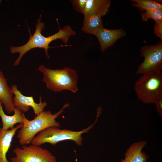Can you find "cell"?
<instances>
[{
    "label": "cell",
    "mask_w": 162,
    "mask_h": 162,
    "mask_svg": "<svg viewBox=\"0 0 162 162\" xmlns=\"http://www.w3.org/2000/svg\"><path fill=\"white\" fill-rule=\"evenodd\" d=\"M134 89L138 98L143 103H154L162 95L161 72L142 75L135 83Z\"/></svg>",
    "instance_id": "5b68a950"
},
{
    "label": "cell",
    "mask_w": 162,
    "mask_h": 162,
    "mask_svg": "<svg viewBox=\"0 0 162 162\" xmlns=\"http://www.w3.org/2000/svg\"><path fill=\"white\" fill-rule=\"evenodd\" d=\"M97 115L95 122L88 128L79 131H74L66 129H61L58 127L51 126L46 128L38 133L34 138L31 144L40 146L46 143L54 146L59 142L70 140L74 141L79 146L82 144V134L88 132L92 128L99 117Z\"/></svg>",
    "instance_id": "277c9868"
},
{
    "label": "cell",
    "mask_w": 162,
    "mask_h": 162,
    "mask_svg": "<svg viewBox=\"0 0 162 162\" xmlns=\"http://www.w3.org/2000/svg\"><path fill=\"white\" fill-rule=\"evenodd\" d=\"M143 62L139 66L136 74H144L161 72L162 70V42L153 45L142 47L140 50Z\"/></svg>",
    "instance_id": "8992f818"
},
{
    "label": "cell",
    "mask_w": 162,
    "mask_h": 162,
    "mask_svg": "<svg viewBox=\"0 0 162 162\" xmlns=\"http://www.w3.org/2000/svg\"><path fill=\"white\" fill-rule=\"evenodd\" d=\"M110 4L109 0H87L83 14L84 20L93 16L102 17L105 15L109 10Z\"/></svg>",
    "instance_id": "30bf717a"
},
{
    "label": "cell",
    "mask_w": 162,
    "mask_h": 162,
    "mask_svg": "<svg viewBox=\"0 0 162 162\" xmlns=\"http://www.w3.org/2000/svg\"><path fill=\"white\" fill-rule=\"evenodd\" d=\"M13 92L9 86L7 79L0 70V101L4 105L7 113L14 112L15 108L13 103Z\"/></svg>",
    "instance_id": "8fae6325"
},
{
    "label": "cell",
    "mask_w": 162,
    "mask_h": 162,
    "mask_svg": "<svg viewBox=\"0 0 162 162\" xmlns=\"http://www.w3.org/2000/svg\"><path fill=\"white\" fill-rule=\"evenodd\" d=\"M14 96L13 98V103L14 107L19 109L22 112H26L31 107L36 116L44 111L47 106L46 102L42 101V97H40V101L38 103H35L33 97L26 96L22 94L17 89L16 85H12L11 87Z\"/></svg>",
    "instance_id": "ba28073f"
},
{
    "label": "cell",
    "mask_w": 162,
    "mask_h": 162,
    "mask_svg": "<svg viewBox=\"0 0 162 162\" xmlns=\"http://www.w3.org/2000/svg\"><path fill=\"white\" fill-rule=\"evenodd\" d=\"M35 32L33 34L30 33L29 29V38L24 45L17 46H11L10 48V52L13 54L18 53L19 56L15 60L14 66H17L20 63L24 55L29 50L36 48L43 49L46 56L49 58L50 56L48 49L49 44L53 41L59 39L64 44H67L70 37L76 34V32L69 25H66L61 29L59 27L58 32L48 37L43 36L41 32L45 28L44 23L41 21V16L37 20L35 26Z\"/></svg>",
    "instance_id": "6da1fadb"
},
{
    "label": "cell",
    "mask_w": 162,
    "mask_h": 162,
    "mask_svg": "<svg viewBox=\"0 0 162 162\" xmlns=\"http://www.w3.org/2000/svg\"><path fill=\"white\" fill-rule=\"evenodd\" d=\"M134 3L133 6L137 7L140 11L151 10H162V4L158 2L152 0H131Z\"/></svg>",
    "instance_id": "2e32d148"
},
{
    "label": "cell",
    "mask_w": 162,
    "mask_h": 162,
    "mask_svg": "<svg viewBox=\"0 0 162 162\" xmlns=\"http://www.w3.org/2000/svg\"><path fill=\"white\" fill-rule=\"evenodd\" d=\"M126 35V32L123 28L112 30L103 27L95 35L99 41L101 50L104 52L113 45L118 40Z\"/></svg>",
    "instance_id": "9c48e42d"
},
{
    "label": "cell",
    "mask_w": 162,
    "mask_h": 162,
    "mask_svg": "<svg viewBox=\"0 0 162 162\" xmlns=\"http://www.w3.org/2000/svg\"><path fill=\"white\" fill-rule=\"evenodd\" d=\"M14 113V114L12 116L6 114L3 110L2 104L0 101V117L2 124V128L3 130H8L12 129L16 124L22 123L23 117L21 111L15 107Z\"/></svg>",
    "instance_id": "5bb4252c"
},
{
    "label": "cell",
    "mask_w": 162,
    "mask_h": 162,
    "mask_svg": "<svg viewBox=\"0 0 162 162\" xmlns=\"http://www.w3.org/2000/svg\"><path fill=\"white\" fill-rule=\"evenodd\" d=\"M70 105V103H66L62 108L54 114L50 110H44L31 120L26 118L22 112V126L20 128L16 136L19 144L23 146L31 143L34 137L38 133L49 127L60 128V124L56 119Z\"/></svg>",
    "instance_id": "7a4b0ae2"
},
{
    "label": "cell",
    "mask_w": 162,
    "mask_h": 162,
    "mask_svg": "<svg viewBox=\"0 0 162 162\" xmlns=\"http://www.w3.org/2000/svg\"><path fill=\"white\" fill-rule=\"evenodd\" d=\"M155 22L154 32L157 36L162 40V20Z\"/></svg>",
    "instance_id": "d6986e66"
},
{
    "label": "cell",
    "mask_w": 162,
    "mask_h": 162,
    "mask_svg": "<svg viewBox=\"0 0 162 162\" xmlns=\"http://www.w3.org/2000/svg\"><path fill=\"white\" fill-rule=\"evenodd\" d=\"M38 70L43 74L42 81L48 88L56 92L67 90L74 93L78 91V75L75 70L65 67L53 70L42 65Z\"/></svg>",
    "instance_id": "3957f363"
},
{
    "label": "cell",
    "mask_w": 162,
    "mask_h": 162,
    "mask_svg": "<svg viewBox=\"0 0 162 162\" xmlns=\"http://www.w3.org/2000/svg\"><path fill=\"white\" fill-rule=\"evenodd\" d=\"M2 2V1L1 0H0V4H1V2Z\"/></svg>",
    "instance_id": "44dd1931"
},
{
    "label": "cell",
    "mask_w": 162,
    "mask_h": 162,
    "mask_svg": "<svg viewBox=\"0 0 162 162\" xmlns=\"http://www.w3.org/2000/svg\"><path fill=\"white\" fill-rule=\"evenodd\" d=\"M141 16L143 21H147L149 19L153 20L155 22L162 20V10L145 11L141 14Z\"/></svg>",
    "instance_id": "e0dca14e"
},
{
    "label": "cell",
    "mask_w": 162,
    "mask_h": 162,
    "mask_svg": "<svg viewBox=\"0 0 162 162\" xmlns=\"http://www.w3.org/2000/svg\"><path fill=\"white\" fill-rule=\"evenodd\" d=\"M22 126L19 124L11 129L4 130L0 128V162H10L7 159V154L16 132Z\"/></svg>",
    "instance_id": "7c38bea8"
},
{
    "label": "cell",
    "mask_w": 162,
    "mask_h": 162,
    "mask_svg": "<svg viewBox=\"0 0 162 162\" xmlns=\"http://www.w3.org/2000/svg\"><path fill=\"white\" fill-rule=\"evenodd\" d=\"M103 26L102 17L93 16L83 20L81 29L86 33L95 35Z\"/></svg>",
    "instance_id": "9a60e30c"
},
{
    "label": "cell",
    "mask_w": 162,
    "mask_h": 162,
    "mask_svg": "<svg viewBox=\"0 0 162 162\" xmlns=\"http://www.w3.org/2000/svg\"><path fill=\"white\" fill-rule=\"evenodd\" d=\"M146 143V141H144L132 144L125 154L124 159L121 162H147L148 156L142 151Z\"/></svg>",
    "instance_id": "4fadbf2b"
},
{
    "label": "cell",
    "mask_w": 162,
    "mask_h": 162,
    "mask_svg": "<svg viewBox=\"0 0 162 162\" xmlns=\"http://www.w3.org/2000/svg\"><path fill=\"white\" fill-rule=\"evenodd\" d=\"M87 0H70L74 8L76 11L81 14H83Z\"/></svg>",
    "instance_id": "ac0fdd59"
},
{
    "label": "cell",
    "mask_w": 162,
    "mask_h": 162,
    "mask_svg": "<svg viewBox=\"0 0 162 162\" xmlns=\"http://www.w3.org/2000/svg\"><path fill=\"white\" fill-rule=\"evenodd\" d=\"M154 103L156 106L157 112L160 117H162V95L159 97L155 101Z\"/></svg>",
    "instance_id": "ffe728a7"
},
{
    "label": "cell",
    "mask_w": 162,
    "mask_h": 162,
    "mask_svg": "<svg viewBox=\"0 0 162 162\" xmlns=\"http://www.w3.org/2000/svg\"><path fill=\"white\" fill-rule=\"evenodd\" d=\"M15 156L10 158L11 162H56L55 157L50 151L33 145H23L13 150Z\"/></svg>",
    "instance_id": "52a82bcc"
}]
</instances>
